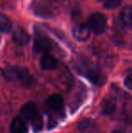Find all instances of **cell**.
<instances>
[{
  "label": "cell",
  "mask_w": 132,
  "mask_h": 133,
  "mask_svg": "<svg viewBox=\"0 0 132 133\" xmlns=\"http://www.w3.org/2000/svg\"><path fill=\"white\" fill-rule=\"evenodd\" d=\"M120 19L125 27L130 29L132 25V8L130 5H128L122 10L120 14Z\"/></svg>",
  "instance_id": "cell-11"
},
{
  "label": "cell",
  "mask_w": 132,
  "mask_h": 133,
  "mask_svg": "<svg viewBox=\"0 0 132 133\" xmlns=\"http://www.w3.org/2000/svg\"><path fill=\"white\" fill-rule=\"evenodd\" d=\"M122 0H102L103 6L106 9H115L119 7Z\"/></svg>",
  "instance_id": "cell-14"
},
{
  "label": "cell",
  "mask_w": 132,
  "mask_h": 133,
  "mask_svg": "<svg viewBox=\"0 0 132 133\" xmlns=\"http://www.w3.org/2000/svg\"><path fill=\"white\" fill-rule=\"evenodd\" d=\"M10 130L12 133H27L28 126L25 119L21 117L15 118L11 122Z\"/></svg>",
  "instance_id": "cell-9"
},
{
  "label": "cell",
  "mask_w": 132,
  "mask_h": 133,
  "mask_svg": "<svg viewBox=\"0 0 132 133\" xmlns=\"http://www.w3.org/2000/svg\"><path fill=\"white\" fill-rule=\"evenodd\" d=\"M40 64L42 69L46 71H50L53 70L57 66V61L53 55H51L49 54H45L41 58Z\"/></svg>",
  "instance_id": "cell-10"
},
{
  "label": "cell",
  "mask_w": 132,
  "mask_h": 133,
  "mask_svg": "<svg viewBox=\"0 0 132 133\" xmlns=\"http://www.w3.org/2000/svg\"><path fill=\"white\" fill-rule=\"evenodd\" d=\"M13 41L18 46H26L30 43V35L23 28H18L13 34Z\"/></svg>",
  "instance_id": "cell-8"
},
{
  "label": "cell",
  "mask_w": 132,
  "mask_h": 133,
  "mask_svg": "<svg viewBox=\"0 0 132 133\" xmlns=\"http://www.w3.org/2000/svg\"><path fill=\"white\" fill-rule=\"evenodd\" d=\"M124 83H125V86L129 90H131L132 89V75H131V74H129V75H128L127 77H126Z\"/></svg>",
  "instance_id": "cell-15"
},
{
  "label": "cell",
  "mask_w": 132,
  "mask_h": 133,
  "mask_svg": "<svg viewBox=\"0 0 132 133\" xmlns=\"http://www.w3.org/2000/svg\"><path fill=\"white\" fill-rule=\"evenodd\" d=\"M80 74H82L85 78H87L90 82H92L94 85L100 86L105 82V76L102 72H100L97 69L92 68V67H81L79 69Z\"/></svg>",
  "instance_id": "cell-4"
},
{
  "label": "cell",
  "mask_w": 132,
  "mask_h": 133,
  "mask_svg": "<svg viewBox=\"0 0 132 133\" xmlns=\"http://www.w3.org/2000/svg\"><path fill=\"white\" fill-rule=\"evenodd\" d=\"M12 29V23L10 19L4 15H0V32L8 33Z\"/></svg>",
  "instance_id": "cell-13"
},
{
  "label": "cell",
  "mask_w": 132,
  "mask_h": 133,
  "mask_svg": "<svg viewBox=\"0 0 132 133\" xmlns=\"http://www.w3.org/2000/svg\"><path fill=\"white\" fill-rule=\"evenodd\" d=\"M111 133H124V132L119 131V130H115V131H113V132H111Z\"/></svg>",
  "instance_id": "cell-17"
},
{
  "label": "cell",
  "mask_w": 132,
  "mask_h": 133,
  "mask_svg": "<svg viewBox=\"0 0 132 133\" xmlns=\"http://www.w3.org/2000/svg\"><path fill=\"white\" fill-rule=\"evenodd\" d=\"M106 25H107V20L105 16L100 13H95L89 18L88 25L91 31L93 32L95 35H101L102 33H104Z\"/></svg>",
  "instance_id": "cell-3"
},
{
  "label": "cell",
  "mask_w": 132,
  "mask_h": 133,
  "mask_svg": "<svg viewBox=\"0 0 132 133\" xmlns=\"http://www.w3.org/2000/svg\"><path fill=\"white\" fill-rule=\"evenodd\" d=\"M116 110V104L110 99H105L101 103V112L104 115H111Z\"/></svg>",
  "instance_id": "cell-12"
},
{
  "label": "cell",
  "mask_w": 132,
  "mask_h": 133,
  "mask_svg": "<svg viewBox=\"0 0 132 133\" xmlns=\"http://www.w3.org/2000/svg\"><path fill=\"white\" fill-rule=\"evenodd\" d=\"M21 114L23 119L30 123L34 131H40L42 130L44 122L38 108L34 102H29L25 103L21 109Z\"/></svg>",
  "instance_id": "cell-2"
},
{
  "label": "cell",
  "mask_w": 132,
  "mask_h": 133,
  "mask_svg": "<svg viewBox=\"0 0 132 133\" xmlns=\"http://www.w3.org/2000/svg\"><path fill=\"white\" fill-rule=\"evenodd\" d=\"M91 29L88 24H78L72 28V35L74 38L80 42H85L90 38Z\"/></svg>",
  "instance_id": "cell-6"
},
{
  "label": "cell",
  "mask_w": 132,
  "mask_h": 133,
  "mask_svg": "<svg viewBox=\"0 0 132 133\" xmlns=\"http://www.w3.org/2000/svg\"><path fill=\"white\" fill-rule=\"evenodd\" d=\"M3 75L10 82H17L24 88H30L33 79L26 68L21 66H8L3 70Z\"/></svg>",
  "instance_id": "cell-1"
},
{
  "label": "cell",
  "mask_w": 132,
  "mask_h": 133,
  "mask_svg": "<svg viewBox=\"0 0 132 133\" xmlns=\"http://www.w3.org/2000/svg\"><path fill=\"white\" fill-rule=\"evenodd\" d=\"M52 49V41L44 35L35 36L33 42V50L35 53H46Z\"/></svg>",
  "instance_id": "cell-5"
},
{
  "label": "cell",
  "mask_w": 132,
  "mask_h": 133,
  "mask_svg": "<svg viewBox=\"0 0 132 133\" xmlns=\"http://www.w3.org/2000/svg\"><path fill=\"white\" fill-rule=\"evenodd\" d=\"M46 105L49 109L54 111H62L64 108V99L59 94H53L50 95L45 102Z\"/></svg>",
  "instance_id": "cell-7"
},
{
  "label": "cell",
  "mask_w": 132,
  "mask_h": 133,
  "mask_svg": "<svg viewBox=\"0 0 132 133\" xmlns=\"http://www.w3.org/2000/svg\"><path fill=\"white\" fill-rule=\"evenodd\" d=\"M89 128H90V121H82V122H81L79 125V129L81 130H88Z\"/></svg>",
  "instance_id": "cell-16"
}]
</instances>
